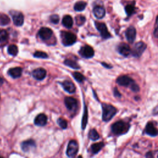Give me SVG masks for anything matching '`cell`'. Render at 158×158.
Segmentation results:
<instances>
[{
    "instance_id": "obj_43",
    "label": "cell",
    "mask_w": 158,
    "mask_h": 158,
    "mask_svg": "<svg viewBox=\"0 0 158 158\" xmlns=\"http://www.w3.org/2000/svg\"><path fill=\"white\" fill-rule=\"evenodd\" d=\"M157 157H158V156H157Z\"/></svg>"
},
{
    "instance_id": "obj_16",
    "label": "cell",
    "mask_w": 158,
    "mask_h": 158,
    "mask_svg": "<svg viewBox=\"0 0 158 158\" xmlns=\"http://www.w3.org/2000/svg\"><path fill=\"white\" fill-rule=\"evenodd\" d=\"M35 146H36L35 142L33 140H28L23 142L21 144L22 150L24 152L29 151L30 150H32V148H35Z\"/></svg>"
},
{
    "instance_id": "obj_27",
    "label": "cell",
    "mask_w": 158,
    "mask_h": 158,
    "mask_svg": "<svg viewBox=\"0 0 158 158\" xmlns=\"http://www.w3.org/2000/svg\"><path fill=\"white\" fill-rule=\"evenodd\" d=\"M64 64L66 66L74 69H78L80 68V66H78V64L76 62H75L73 60H71V59H66L64 61Z\"/></svg>"
},
{
    "instance_id": "obj_35",
    "label": "cell",
    "mask_w": 158,
    "mask_h": 158,
    "mask_svg": "<svg viewBox=\"0 0 158 158\" xmlns=\"http://www.w3.org/2000/svg\"><path fill=\"white\" fill-rule=\"evenodd\" d=\"M50 21L54 24H58L59 21V17L56 14H54V15H52L51 17H50Z\"/></svg>"
},
{
    "instance_id": "obj_24",
    "label": "cell",
    "mask_w": 158,
    "mask_h": 158,
    "mask_svg": "<svg viewBox=\"0 0 158 158\" xmlns=\"http://www.w3.org/2000/svg\"><path fill=\"white\" fill-rule=\"evenodd\" d=\"M86 6V3L84 1L77 2L74 5V9L76 11H82Z\"/></svg>"
},
{
    "instance_id": "obj_9",
    "label": "cell",
    "mask_w": 158,
    "mask_h": 158,
    "mask_svg": "<svg viewBox=\"0 0 158 158\" xmlns=\"http://www.w3.org/2000/svg\"><path fill=\"white\" fill-rule=\"evenodd\" d=\"M38 35L40 38L42 40L46 41L48 40L49 39H50L51 37H52L53 31L49 28L42 27L39 31Z\"/></svg>"
},
{
    "instance_id": "obj_36",
    "label": "cell",
    "mask_w": 158,
    "mask_h": 158,
    "mask_svg": "<svg viewBox=\"0 0 158 158\" xmlns=\"http://www.w3.org/2000/svg\"><path fill=\"white\" fill-rule=\"evenodd\" d=\"M130 89L133 92H138L140 90V87L135 82L130 86Z\"/></svg>"
},
{
    "instance_id": "obj_20",
    "label": "cell",
    "mask_w": 158,
    "mask_h": 158,
    "mask_svg": "<svg viewBox=\"0 0 158 158\" xmlns=\"http://www.w3.org/2000/svg\"><path fill=\"white\" fill-rule=\"evenodd\" d=\"M22 73V69L21 67H14L10 69L8 74L9 75L14 78H17L21 76Z\"/></svg>"
},
{
    "instance_id": "obj_5",
    "label": "cell",
    "mask_w": 158,
    "mask_h": 158,
    "mask_svg": "<svg viewBox=\"0 0 158 158\" xmlns=\"http://www.w3.org/2000/svg\"><path fill=\"white\" fill-rule=\"evenodd\" d=\"M95 26L103 39H108L111 37V35L107 31V27L105 24L95 22Z\"/></svg>"
},
{
    "instance_id": "obj_26",
    "label": "cell",
    "mask_w": 158,
    "mask_h": 158,
    "mask_svg": "<svg viewBox=\"0 0 158 158\" xmlns=\"http://www.w3.org/2000/svg\"><path fill=\"white\" fill-rule=\"evenodd\" d=\"M88 137L90 140L93 141H96L100 138V135L98 134V132L95 129H92L90 132H89Z\"/></svg>"
},
{
    "instance_id": "obj_1",
    "label": "cell",
    "mask_w": 158,
    "mask_h": 158,
    "mask_svg": "<svg viewBox=\"0 0 158 158\" xmlns=\"http://www.w3.org/2000/svg\"><path fill=\"white\" fill-rule=\"evenodd\" d=\"M102 118L104 122L110 121L117 112V109L114 106L106 103L102 104Z\"/></svg>"
},
{
    "instance_id": "obj_3",
    "label": "cell",
    "mask_w": 158,
    "mask_h": 158,
    "mask_svg": "<svg viewBox=\"0 0 158 158\" xmlns=\"http://www.w3.org/2000/svg\"><path fill=\"white\" fill-rule=\"evenodd\" d=\"M61 39L62 43L64 46H71L76 42V36L71 32H61Z\"/></svg>"
},
{
    "instance_id": "obj_31",
    "label": "cell",
    "mask_w": 158,
    "mask_h": 158,
    "mask_svg": "<svg viewBox=\"0 0 158 158\" xmlns=\"http://www.w3.org/2000/svg\"><path fill=\"white\" fill-rule=\"evenodd\" d=\"M86 21V19L84 16H81V15H78L77 16L75 17V21H76V24L77 25H78V26H81Z\"/></svg>"
},
{
    "instance_id": "obj_4",
    "label": "cell",
    "mask_w": 158,
    "mask_h": 158,
    "mask_svg": "<svg viewBox=\"0 0 158 158\" xmlns=\"http://www.w3.org/2000/svg\"><path fill=\"white\" fill-rule=\"evenodd\" d=\"M146 45L143 42H139L135 43L133 49H132V54L135 57H140L145 52L146 49Z\"/></svg>"
},
{
    "instance_id": "obj_17",
    "label": "cell",
    "mask_w": 158,
    "mask_h": 158,
    "mask_svg": "<svg viewBox=\"0 0 158 158\" xmlns=\"http://www.w3.org/2000/svg\"><path fill=\"white\" fill-rule=\"evenodd\" d=\"M62 86L64 90L69 93H74L75 92V86L74 84L70 80H65L62 83Z\"/></svg>"
},
{
    "instance_id": "obj_18",
    "label": "cell",
    "mask_w": 158,
    "mask_h": 158,
    "mask_svg": "<svg viewBox=\"0 0 158 158\" xmlns=\"http://www.w3.org/2000/svg\"><path fill=\"white\" fill-rule=\"evenodd\" d=\"M48 118L44 114H40L35 119V124L38 126H44L46 124Z\"/></svg>"
},
{
    "instance_id": "obj_22",
    "label": "cell",
    "mask_w": 158,
    "mask_h": 158,
    "mask_svg": "<svg viewBox=\"0 0 158 158\" xmlns=\"http://www.w3.org/2000/svg\"><path fill=\"white\" fill-rule=\"evenodd\" d=\"M104 144L103 142H100L95 143L92 145L91 146V150L92 153L93 154H97L98 152H100L102 148L104 147Z\"/></svg>"
},
{
    "instance_id": "obj_11",
    "label": "cell",
    "mask_w": 158,
    "mask_h": 158,
    "mask_svg": "<svg viewBox=\"0 0 158 158\" xmlns=\"http://www.w3.org/2000/svg\"><path fill=\"white\" fill-rule=\"evenodd\" d=\"M66 107L69 111H75L77 108V101L72 97H66L64 100Z\"/></svg>"
},
{
    "instance_id": "obj_41",
    "label": "cell",
    "mask_w": 158,
    "mask_h": 158,
    "mask_svg": "<svg viewBox=\"0 0 158 158\" xmlns=\"http://www.w3.org/2000/svg\"><path fill=\"white\" fill-rule=\"evenodd\" d=\"M4 82V79L1 77H0V86H1Z\"/></svg>"
},
{
    "instance_id": "obj_40",
    "label": "cell",
    "mask_w": 158,
    "mask_h": 158,
    "mask_svg": "<svg viewBox=\"0 0 158 158\" xmlns=\"http://www.w3.org/2000/svg\"><path fill=\"white\" fill-rule=\"evenodd\" d=\"M101 64H102V65H103L104 67H105L107 68V69H111V68L113 67L109 65V64H106V63H102Z\"/></svg>"
},
{
    "instance_id": "obj_25",
    "label": "cell",
    "mask_w": 158,
    "mask_h": 158,
    "mask_svg": "<svg viewBox=\"0 0 158 158\" xmlns=\"http://www.w3.org/2000/svg\"><path fill=\"white\" fill-rule=\"evenodd\" d=\"M88 122V110L86 106L85 105V109H84V113L82 117V129L84 130Z\"/></svg>"
},
{
    "instance_id": "obj_8",
    "label": "cell",
    "mask_w": 158,
    "mask_h": 158,
    "mask_svg": "<svg viewBox=\"0 0 158 158\" xmlns=\"http://www.w3.org/2000/svg\"><path fill=\"white\" fill-rule=\"evenodd\" d=\"M80 54L86 59L92 58L93 57L95 54V51L93 50V49L88 45H85L80 49V51H79Z\"/></svg>"
},
{
    "instance_id": "obj_30",
    "label": "cell",
    "mask_w": 158,
    "mask_h": 158,
    "mask_svg": "<svg viewBox=\"0 0 158 158\" xmlns=\"http://www.w3.org/2000/svg\"><path fill=\"white\" fill-rule=\"evenodd\" d=\"M135 7L133 5L129 4V5H127L125 7V12L127 16H132L135 13Z\"/></svg>"
},
{
    "instance_id": "obj_42",
    "label": "cell",
    "mask_w": 158,
    "mask_h": 158,
    "mask_svg": "<svg viewBox=\"0 0 158 158\" xmlns=\"http://www.w3.org/2000/svg\"><path fill=\"white\" fill-rule=\"evenodd\" d=\"M156 27H158V16L156 19Z\"/></svg>"
},
{
    "instance_id": "obj_10",
    "label": "cell",
    "mask_w": 158,
    "mask_h": 158,
    "mask_svg": "<svg viewBox=\"0 0 158 158\" xmlns=\"http://www.w3.org/2000/svg\"><path fill=\"white\" fill-rule=\"evenodd\" d=\"M117 51L120 54L124 57H128L132 54V49L130 46L126 43H121L117 47Z\"/></svg>"
},
{
    "instance_id": "obj_39",
    "label": "cell",
    "mask_w": 158,
    "mask_h": 158,
    "mask_svg": "<svg viewBox=\"0 0 158 158\" xmlns=\"http://www.w3.org/2000/svg\"><path fill=\"white\" fill-rule=\"evenodd\" d=\"M154 36L156 38H158V27H156L154 31Z\"/></svg>"
},
{
    "instance_id": "obj_29",
    "label": "cell",
    "mask_w": 158,
    "mask_h": 158,
    "mask_svg": "<svg viewBox=\"0 0 158 158\" xmlns=\"http://www.w3.org/2000/svg\"><path fill=\"white\" fill-rule=\"evenodd\" d=\"M7 37H8V34L5 30L3 29L0 30V43H3L6 41Z\"/></svg>"
},
{
    "instance_id": "obj_7",
    "label": "cell",
    "mask_w": 158,
    "mask_h": 158,
    "mask_svg": "<svg viewBox=\"0 0 158 158\" xmlns=\"http://www.w3.org/2000/svg\"><path fill=\"white\" fill-rule=\"evenodd\" d=\"M116 83L121 86H123L125 87L127 86L130 87V86L133 83H135V81L132 78L127 75H121L117 78Z\"/></svg>"
},
{
    "instance_id": "obj_23",
    "label": "cell",
    "mask_w": 158,
    "mask_h": 158,
    "mask_svg": "<svg viewBox=\"0 0 158 158\" xmlns=\"http://www.w3.org/2000/svg\"><path fill=\"white\" fill-rule=\"evenodd\" d=\"M9 23H10L9 17L4 14H0V25L1 26L6 25Z\"/></svg>"
},
{
    "instance_id": "obj_21",
    "label": "cell",
    "mask_w": 158,
    "mask_h": 158,
    "mask_svg": "<svg viewBox=\"0 0 158 158\" xmlns=\"http://www.w3.org/2000/svg\"><path fill=\"white\" fill-rule=\"evenodd\" d=\"M63 24L64 27L68 28H71L73 25V19L71 16H65L63 19Z\"/></svg>"
},
{
    "instance_id": "obj_15",
    "label": "cell",
    "mask_w": 158,
    "mask_h": 158,
    "mask_svg": "<svg viewBox=\"0 0 158 158\" xmlns=\"http://www.w3.org/2000/svg\"><path fill=\"white\" fill-rule=\"evenodd\" d=\"M32 76L38 80H42L46 76V71L43 68H38L32 72Z\"/></svg>"
},
{
    "instance_id": "obj_33",
    "label": "cell",
    "mask_w": 158,
    "mask_h": 158,
    "mask_svg": "<svg viewBox=\"0 0 158 158\" xmlns=\"http://www.w3.org/2000/svg\"><path fill=\"white\" fill-rule=\"evenodd\" d=\"M57 123L62 128H63V129H66L67 127V122L63 118H59L57 120Z\"/></svg>"
},
{
    "instance_id": "obj_37",
    "label": "cell",
    "mask_w": 158,
    "mask_h": 158,
    "mask_svg": "<svg viewBox=\"0 0 158 158\" xmlns=\"http://www.w3.org/2000/svg\"><path fill=\"white\" fill-rule=\"evenodd\" d=\"M114 95L116 98H121V94L119 92H118V90H117V88H115L114 89Z\"/></svg>"
},
{
    "instance_id": "obj_13",
    "label": "cell",
    "mask_w": 158,
    "mask_h": 158,
    "mask_svg": "<svg viewBox=\"0 0 158 158\" xmlns=\"http://www.w3.org/2000/svg\"><path fill=\"white\" fill-rule=\"evenodd\" d=\"M11 14L13 17V22L17 26H21L24 24V17L22 13L19 12H13L11 13Z\"/></svg>"
},
{
    "instance_id": "obj_19",
    "label": "cell",
    "mask_w": 158,
    "mask_h": 158,
    "mask_svg": "<svg viewBox=\"0 0 158 158\" xmlns=\"http://www.w3.org/2000/svg\"><path fill=\"white\" fill-rule=\"evenodd\" d=\"M93 14L97 19H102L104 17L105 14H106L105 9L103 7H101L100 6H96L93 9Z\"/></svg>"
},
{
    "instance_id": "obj_12",
    "label": "cell",
    "mask_w": 158,
    "mask_h": 158,
    "mask_svg": "<svg viewBox=\"0 0 158 158\" xmlns=\"http://www.w3.org/2000/svg\"><path fill=\"white\" fill-rule=\"evenodd\" d=\"M136 29L134 27H128L125 32V37L127 40V41L130 43H133L136 38Z\"/></svg>"
},
{
    "instance_id": "obj_2",
    "label": "cell",
    "mask_w": 158,
    "mask_h": 158,
    "mask_svg": "<svg viewBox=\"0 0 158 158\" xmlns=\"http://www.w3.org/2000/svg\"><path fill=\"white\" fill-rule=\"evenodd\" d=\"M129 127L128 124L123 121H119L111 125V131L116 135H121L125 134L129 130Z\"/></svg>"
},
{
    "instance_id": "obj_28",
    "label": "cell",
    "mask_w": 158,
    "mask_h": 158,
    "mask_svg": "<svg viewBox=\"0 0 158 158\" xmlns=\"http://www.w3.org/2000/svg\"><path fill=\"white\" fill-rule=\"evenodd\" d=\"M7 52L10 55L15 56L18 53V48L16 45H11L8 46Z\"/></svg>"
},
{
    "instance_id": "obj_14",
    "label": "cell",
    "mask_w": 158,
    "mask_h": 158,
    "mask_svg": "<svg viewBox=\"0 0 158 158\" xmlns=\"http://www.w3.org/2000/svg\"><path fill=\"white\" fill-rule=\"evenodd\" d=\"M145 133L150 135L151 136H156L158 135V131L156 129V128L154 127L153 122H148L145 130Z\"/></svg>"
},
{
    "instance_id": "obj_34",
    "label": "cell",
    "mask_w": 158,
    "mask_h": 158,
    "mask_svg": "<svg viewBox=\"0 0 158 158\" xmlns=\"http://www.w3.org/2000/svg\"><path fill=\"white\" fill-rule=\"evenodd\" d=\"M34 57H38V58H43V59H46L48 57V54L42 51H37L34 53Z\"/></svg>"
},
{
    "instance_id": "obj_6",
    "label": "cell",
    "mask_w": 158,
    "mask_h": 158,
    "mask_svg": "<svg viewBox=\"0 0 158 158\" xmlns=\"http://www.w3.org/2000/svg\"><path fill=\"white\" fill-rule=\"evenodd\" d=\"M78 150V145L75 140H71L68 144L66 154L69 157H74Z\"/></svg>"
},
{
    "instance_id": "obj_32",
    "label": "cell",
    "mask_w": 158,
    "mask_h": 158,
    "mask_svg": "<svg viewBox=\"0 0 158 158\" xmlns=\"http://www.w3.org/2000/svg\"><path fill=\"white\" fill-rule=\"evenodd\" d=\"M73 76L75 80L78 82H82L85 80V77L80 72H75L74 73Z\"/></svg>"
},
{
    "instance_id": "obj_38",
    "label": "cell",
    "mask_w": 158,
    "mask_h": 158,
    "mask_svg": "<svg viewBox=\"0 0 158 158\" xmlns=\"http://www.w3.org/2000/svg\"><path fill=\"white\" fill-rule=\"evenodd\" d=\"M153 114L154 116L158 115V106L154 108V110L153 111Z\"/></svg>"
}]
</instances>
